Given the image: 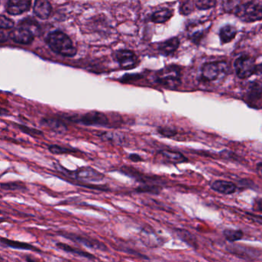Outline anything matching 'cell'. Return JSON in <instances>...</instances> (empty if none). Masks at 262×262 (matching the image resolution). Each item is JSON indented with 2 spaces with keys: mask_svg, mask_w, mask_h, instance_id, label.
Wrapping results in <instances>:
<instances>
[{
  "mask_svg": "<svg viewBox=\"0 0 262 262\" xmlns=\"http://www.w3.org/2000/svg\"><path fill=\"white\" fill-rule=\"evenodd\" d=\"M47 42L53 51L61 56L73 57L76 54V50L70 38L60 31L50 33Z\"/></svg>",
  "mask_w": 262,
  "mask_h": 262,
  "instance_id": "cell-1",
  "label": "cell"
},
{
  "mask_svg": "<svg viewBox=\"0 0 262 262\" xmlns=\"http://www.w3.org/2000/svg\"><path fill=\"white\" fill-rule=\"evenodd\" d=\"M228 64L224 61L206 62L201 68V80L205 82H215L223 80L228 74Z\"/></svg>",
  "mask_w": 262,
  "mask_h": 262,
  "instance_id": "cell-2",
  "label": "cell"
},
{
  "mask_svg": "<svg viewBox=\"0 0 262 262\" xmlns=\"http://www.w3.org/2000/svg\"><path fill=\"white\" fill-rule=\"evenodd\" d=\"M156 82L165 88L176 89L182 82L181 70L176 66H168L156 73Z\"/></svg>",
  "mask_w": 262,
  "mask_h": 262,
  "instance_id": "cell-3",
  "label": "cell"
},
{
  "mask_svg": "<svg viewBox=\"0 0 262 262\" xmlns=\"http://www.w3.org/2000/svg\"><path fill=\"white\" fill-rule=\"evenodd\" d=\"M234 13L244 22L260 21L262 17L261 4L260 1H250L239 4L235 7Z\"/></svg>",
  "mask_w": 262,
  "mask_h": 262,
  "instance_id": "cell-4",
  "label": "cell"
},
{
  "mask_svg": "<svg viewBox=\"0 0 262 262\" xmlns=\"http://www.w3.org/2000/svg\"><path fill=\"white\" fill-rule=\"evenodd\" d=\"M67 119L70 122H76L86 126L108 127L110 125V119L105 113L93 111L79 116H68Z\"/></svg>",
  "mask_w": 262,
  "mask_h": 262,
  "instance_id": "cell-5",
  "label": "cell"
},
{
  "mask_svg": "<svg viewBox=\"0 0 262 262\" xmlns=\"http://www.w3.org/2000/svg\"><path fill=\"white\" fill-rule=\"evenodd\" d=\"M234 69L237 77L241 79H246L260 70V67L257 69L255 61L249 56H242L235 59Z\"/></svg>",
  "mask_w": 262,
  "mask_h": 262,
  "instance_id": "cell-6",
  "label": "cell"
},
{
  "mask_svg": "<svg viewBox=\"0 0 262 262\" xmlns=\"http://www.w3.org/2000/svg\"><path fill=\"white\" fill-rule=\"evenodd\" d=\"M113 57L119 63V67L123 70H132L137 67L139 63V58L136 53L131 50H117L115 52Z\"/></svg>",
  "mask_w": 262,
  "mask_h": 262,
  "instance_id": "cell-7",
  "label": "cell"
},
{
  "mask_svg": "<svg viewBox=\"0 0 262 262\" xmlns=\"http://www.w3.org/2000/svg\"><path fill=\"white\" fill-rule=\"evenodd\" d=\"M60 234L65 237L66 238L70 239V240L77 242V243L82 244L84 246L92 248V249L104 251L108 250L105 244L96 240V239L85 237V236L80 235V234H73V233L62 232Z\"/></svg>",
  "mask_w": 262,
  "mask_h": 262,
  "instance_id": "cell-8",
  "label": "cell"
},
{
  "mask_svg": "<svg viewBox=\"0 0 262 262\" xmlns=\"http://www.w3.org/2000/svg\"><path fill=\"white\" fill-rule=\"evenodd\" d=\"M77 180L83 182H97L103 180L105 176L91 167H82L73 172Z\"/></svg>",
  "mask_w": 262,
  "mask_h": 262,
  "instance_id": "cell-9",
  "label": "cell"
},
{
  "mask_svg": "<svg viewBox=\"0 0 262 262\" xmlns=\"http://www.w3.org/2000/svg\"><path fill=\"white\" fill-rule=\"evenodd\" d=\"M32 0H9L6 6L7 13L10 15H20L30 10Z\"/></svg>",
  "mask_w": 262,
  "mask_h": 262,
  "instance_id": "cell-10",
  "label": "cell"
},
{
  "mask_svg": "<svg viewBox=\"0 0 262 262\" xmlns=\"http://www.w3.org/2000/svg\"><path fill=\"white\" fill-rule=\"evenodd\" d=\"M211 27L203 23L193 24L188 27V36L189 39L194 43L198 44L203 39L204 36L208 33V29Z\"/></svg>",
  "mask_w": 262,
  "mask_h": 262,
  "instance_id": "cell-11",
  "label": "cell"
},
{
  "mask_svg": "<svg viewBox=\"0 0 262 262\" xmlns=\"http://www.w3.org/2000/svg\"><path fill=\"white\" fill-rule=\"evenodd\" d=\"M40 124L57 134H64L68 132V125L62 119L58 118H42Z\"/></svg>",
  "mask_w": 262,
  "mask_h": 262,
  "instance_id": "cell-12",
  "label": "cell"
},
{
  "mask_svg": "<svg viewBox=\"0 0 262 262\" xmlns=\"http://www.w3.org/2000/svg\"><path fill=\"white\" fill-rule=\"evenodd\" d=\"M10 39L17 43L20 44H30L33 42L34 39V35L24 27L19 26L18 28L15 29L13 31L10 32Z\"/></svg>",
  "mask_w": 262,
  "mask_h": 262,
  "instance_id": "cell-13",
  "label": "cell"
},
{
  "mask_svg": "<svg viewBox=\"0 0 262 262\" xmlns=\"http://www.w3.org/2000/svg\"><path fill=\"white\" fill-rule=\"evenodd\" d=\"M211 188L215 192L219 194H232L237 191V187L235 184L228 181L217 180L214 181L211 185Z\"/></svg>",
  "mask_w": 262,
  "mask_h": 262,
  "instance_id": "cell-14",
  "label": "cell"
},
{
  "mask_svg": "<svg viewBox=\"0 0 262 262\" xmlns=\"http://www.w3.org/2000/svg\"><path fill=\"white\" fill-rule=\"evenodd\" d=\"M180 41L179 38L172 37L161 42L158 46V51L164 56H168L173 54L179 49Z\"/></svg>",
  "mask_w": 262,
  "mask_h": 262,
  "instance_id": "cell-15",
  "label": "cell"
},
{
  "mask_svg": "<svg viewBox=\"0 0 262 262\" xmlns=\"http://www.w3.org/2000/svg\"><path fill=\"white\" fill-rule=\"evenodd\" d=\"M0 243L3 245L9 247V248H14V249L28 250V251H33L35 252H42L39 248H36L34 245L26 243V242L10 240V239L5 238V237H0Z\"/></svg>",
  "mask_w": 262,
  "mask_h": 262,
  "instance_id": "cell-16",
  "label": "cell"
},
{
  "mask_svg": "<svg viewBox=\"0 0 262 262\" xmlns=\"http://www.w3.org/2000/svg\"><path fill=\"white\" fill-rule=\"evenodd\" d=\"M33 10L36 16L42 19H47L51 14L52 6L49 0H36Z\"/></svg>",
  "mask_w": 262,
  "mask_h": 262,
  "instance_id": "cell-17",
  "label": "cell"
},
{
  "mask_svg": "<svg viewBox=\"0 0 262 262\" xmlns=\"http://www.w3.org/2000/svg\"><path fill=\"white\" fill-rule=\"evenodd\" d=\"M247 100L250 102V105L252 104H260L261 99V85L260 82H254L250 85L246 94Z\"/></svg>",
  "mask_w": 262,
  "mask_h": 262,
  "instance_id": "cell-18",
  "label": "cell"
},
{
  "mask_svg": "<svg viewBox=\"0 0 262 262\" xmlns=\"http://www.w3.org/2000/svg\"><path fill=\"white\" fill-rule=\"evenodd\" d=\"M120 171L139 182L142 183H148L155 180L154 178L149 177V176H145V174L141 173L140 171H137L136 168H131V167L124 166L121 168Z\"/></svg>",
  "mask_w": 262,
  "mask_h": 262,
  "instance_id": "cell-19",
  "label": "cell"
},
{
  "mask_svg": "<svg viewBox=\"0 0 262 262\" xmlns=\"http://www.w3.org/2000/svg\"><path fill=\"white\" fill-rule=\"evenodd\" d=\"M56 246L59 249L62 250V251L70 253V254L78 255L79 257H85V258L89 259V260H96V257L93 254H90V253L87 252V251H82V250L79 249V248L72 247L71 245L59 242V243L56 244Z\"/></svg>",
  "mask_w": 262,
  "mask_h": 262,
  "instance_id": "cell-20",
  "label": "cell"
},
{
  "mask_svg": "<svg viewBox=\"0 0 262 262\" xmlns=\"http://www.w3.org/2000/svg\"><path fill=\"white\" fill-rule=\"evenodd\" d=\"M237 33V30L236 27L232 25H226L222 27L219 32L221 42L222 44H227L231 42L235 38Z\"/></svg>",
  "mask_w": 262,
  "mask_h": 262,
  "instance_id": "cell-21",
  "label": "cell"
},
{
  "mask_svg": "<svg viewBox=\"0 0 262 262\" xmlns=\"http://www.w3.org/2000/svg\"><path fill=\"white\" fill-rule=\"evenodd\" d=\"M159 154L167 159L168 162H173V163H181V162H187L186 159L183 154L179 151H171V150H162L159 151Z\"/></svg>",
  "mask_w": 262,
  "mask_h": 262,
  "instance_id": "cell-22",
  "label": "cell"
},
{
  "mask_svg": "<svg viewBox=\"0 0 262 262\" xmlns=\"http://www.w3.org/2000/svg\"><path fill=\"white\" fill-rule=\"evenodd\" d=\"M173 16L172 10L165 9V10H159L153 13L151 16V22L155 24H164L169 20Z\"/></svg>",
  "mask_w": 262,
  "mask_h": 262,
  "instance_id": "cell-23",
  "label": "cell"
},
{
  "mask_svg": "<svg viewBox=\"0 0 262 262\" xmlns=\"http://www.w3.org/2000/svg\"><path fill=\"white\" fill-rule=\"evenodd\" d=\"M224 236L229 242H235L243 238L244 233L242 230L225 229L223 231Z\"/></svg>",
  "mask_w": 262,
  "mask_h": 262,
  "instance_id": "cell-24",
  "label": "cell"
},
{
  "mask_svg": "<svg viewBox=\"0 0 262 262\" xmlns=\"http://www.w3.org/2000/svg\"><path fill=\"white\" fill-rule=\"evenodd\" d=\"M20 27H24L30 30L34 36H37L39 32H40V27H39V24L33 19H24L20 24H19Z\"/></svg>",
  "mask_w": 262,
  "mask_h": 262,
  "instance_id": "cell-25",
  "label": "cell"
},
{
  "mask_svg": "<svg viewBox=\"0 0 262 262\" xmlns=\"http://www.w3.org/2000/svg\"><path fill=\"white\" fill-rule=\"evenodd\" d=\"M178 235L184 242H186L188 245H191L193 248H197V242H196V238L194 235L185 231V230H179L178 231Z\"/></svg>",
  "mask_w": 262,
  "mask_h": 262,
  "instance_id": "cell-26",
  "label": "cell"
},
{
  "mask_svg": "<svg viewBox=\"0 0 262 262\" xmlns=\"http://www.w3.org/2000/svg\"><path fill=\"white\" fill-rule=\"evenodd\" d=\"M162 188L157 185H148V184H145L142 186L138 187L136 188V191L138 193H149V194H158L161 192Z\"/></svg>",
  "mask_w": 262,
  "mask_h": 262,
  "instance_id": "cell-27",
  "label": "cell"
},
{
  "mask_svg": "<svg viewBox=\"0 0 262 262\" xmlns=\"http://www.w3.org/2000/svg\"><path fill=\"white\" fill-rule=\"evenodd\" d=\"M100 137L104 140L110 141L116 144H122L124 142V136L122 135L113 133H102Z\"/></svg>",
  "mask_w": 262,
  "mask_h": 262,
  "instance_id": "cell-28",
  "label": "cell"
},
{
  "mask_svg": "<svg viewBox=\"0 0 262 262\" xmlns=\"http://www.w3.org/2000/svg\"><path fill=\"white\" fill-rule=\"evenodd\" d=\"M194 6L200 10H207L215 7L217 0H194Z\"/></svg>",
  "mask_w": 262,
  "mask_h": 262,
  "instance_id": "cell-29",
  "label": "cell"
},
{
  "mask_svg": "<svg viewBox=\"0 0 262 262\" xmlns=\"http://www.w3.org/2000/svg\"><path fill=\"white\" fill-rule=\"evenodd\" d=\"M50 152L55 155L62 154H72V153L77 152L76 150L71 148H67V147L60 146L58 145H51L48 147Z\"/></svg>",
  "mask_w": 262,
  "mask_h": 262,
  "instance_id": "cell-30",
  "label": "cell"
},
{
  "mask_svg": "<svg viewBox=\"0 0 262 262\" xmlns=\"http://www.w3.org/2000/svg\"><path fill=\"white\" fill-rule=\"evenodd\" d=\"M18 128L25 134L29 136H33V137H37V136H43V133L40 130L36 129L34 128H30V127L26 126V125H17Z\"/></svg>",
  "mask_w": 262,
  "mask_h": 262,
  "instance_id": "cell-31",
  "label": "cell"
},
{
  "mask_svg": "<svg viewBox=\"0 0 262 262\" xmlns=\"http://www.w3.org/2000/svg\"><path fill=\"white\" fill-rule=\"evenodd\" d=\"M158 133L165 138H173L177 135V131L170 127H159L157 128Z\"/></svg>",
  "mask_w": 262,
  "mask_h": 262,
  "instance_id": "cell-32",
  "label": "cell"
},
{
  "mask_svg": "<svg viewBox=\"0 0 262 262\" xmlns=\"http://www.w3.org/2000/svg\"><path fill=\"white\" fill-rule=\"evenodd\" d=\"M14 27V22L5 16L0 15V30H10Z\"/></svg>",
  "mask_w": 262,
  "mask_h": 262,
  "instance_id": "cell-33",
  "label": "cell"
},
{
  "mask_svg": "<svg viewBox=\"0 0 262 262\" xmlns=\"http://www.w3.org/2000/svg\"><path fill=\"white\" fill-rule=\"evenodd\" d=\"M0 186L2 187L4 189L8 190H21L25 189V187L21 184L16 183V182H11V183L1 184Z\"/></svg>",
  "mask_w": 262,
  "mask_h": 262,
  "instance_id": "cell-34",
  "label": "cell"
},
{
  "mask_svg": "<svg viewBox=\"0 0 262 262\" xmlns=\"http://www.w3.org/2000/svg\"><path fill=\"white\" fill-rule=\"evenodd\" d=\"M128 159L133 162H139L143 161V159H142V157H141L139 155L135 154V153L129 155V156H128Z\"/></svg>",
  "mask_w": 262,
  "mask_h": 262,
  "instance_id": "cell-35",
  "label": "cell"
},
{
  "mask_svg": "<svg viewBox=\"0 0 262 262\" xmlns=\"http://www.w3.org/2000/svg\"><path fill=\"white\" fill-rule=\"evenodd\" d=\"M7 40V36L4 32L0 31V42H6Z\"/></svg>",
  "mask_w": 262,
  "mask_h": 262,
  "instance_id": "cell-36",
  "label": "cell"
},
{
  "mask_svg": "<svg viewBox=\"0 0 262 262\" xmlns=\"http://www.w3.org/2000/svg\"><path fill=\"white\" fill-rule=\"evenodd\" d=\"M7 114H9L8 110H7L4 108H1V107H0V116H7Z\"/></svg>",
  "mask_w": 262,
  "mask_h": 262,
  "instance_id": "cell-37",
  "label": "cell"
},
{
  "mask_svg": "<svg viewBox=\"0 0 262 262\" xmlns=\"http://www.w3.org/2000/svg\"><path fill=\"white\" fill-rule=\"evenodd\" d=\"M257 171L260 172V171H261V162H259V163L257 164Z\"/></svg>",
  "mask_w": 262,
  "mask_h": 262,
  "instance_id": "cell-38",
  "label": "cell"
}]
</instances>
